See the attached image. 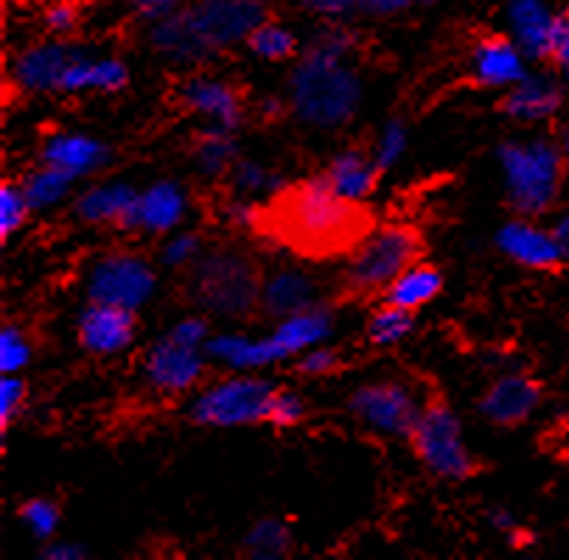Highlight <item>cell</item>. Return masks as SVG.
<instances>
[{"label":"cell","mask_w":569,"mask_h":560,"mask_svg":"<svg viewBox=\"0 0 569 560\" xmlns=\"http://www.w3.org/2000/svg\"><path fill=\"white\" fill-rule=\"evenodd\" d=\"M252 230L278 241L295 256L320 261L351 256L362 239L373 233V217L357 199L337 193L323 174L272 193L270 202L259 204V219Z\"/></svg>","instance_id":"1"},{"label":"cell","mask_w":569,"mask_h":560,"mask_svg":"<svg viewBox=\"0 0 569 560\" xmlns=\"http://www.w3.org/2000/svg\"><path fill=\"white\" fill-rule=\"evenodd\" d=\"M264 18V0H197L186 12L158 20L152 46L174 62H200L236 42H247Z\"/></svg>","instance_id":"2"},{"label":"cell","mask_w":569,"mask_h":560,"mask_svg":"<svg viewBox=\"0 0 569 560\" xmlns=\"http://www.w3.org/2000/svg\"><path fill=\"white\" fill-rule=\"evenodd\" d=\"M292 110L311 127H340L359 107V79L342 64L340 53L309 46L292 73Z\"/></svg>","instance_id":"3"},{"label":"cell","mask_w":569,"mask_h":560,"mask_svg":"<svg viewBox=\"0 0 569 560\" xmlns=\"http://www.w3.org/2000/svg\"><path fill=\"white\" fill-rule=\"evenodd\" d=\"M505 169L508 202L522 217H541L561 197L567 160L561 147L550 140H530V143H505L499 149Z\"/></svg>","instance_id":"4"},{"label":"cell","mask_w":569,"mask_h":560,"mask_svg":"<svg viewBox=\"0 0 569 560\" xmlns=\"http://www.w3.org/2000/svg\"><path fill=\"white\" fill-rule=\"evenodd\" d=\"M421 252L423 239L410 224H390V228L373 230L348 258L342 292L348 298H368V294L385 292L401 272L416 267Z\"/></svg>","instance_id":"5"},{"label":"cell","mask_w":569,"mask_h":560,"mask_svg":"<svg viewBox=\"0 0 569 560\" xmlns=\"http://www.w3.org/2000/svg\"><path fill=\"white\" fill-rule=\"evenodd\" d=\"M261 272L247 256L219 252L197 263L191 294L200 306L224 317H247L261 303Z\"/></svg>","instance_id":"6"},{"label":"cell","mask_w":569,"mask_h":560,"mask_svg":"<svg viewBox=\"0 0 569 560\" xmlns=\"http://www.w3.org/2000/svg\"><path fill=\"white\" fill-rule=\"evenodd\" d=\"M410 440L418 460L438 477L469 479L480 471L477 460L466 449L458 418L443 398H429L416 429L410 432Z\"/></svg>","instance_id":"7"},{"label":"cell","mask_w":569,"mask_h":560,"mask_svg":"<svg viewBox=\"0 0 569 560\" xmlns=\"http://www.w3.org/2000/svg\"><path fill=\"white\" fill-rule=\"evenodd\" d=\"M276 387L264 379H224L208 387L191 407V420L202 427L261 423L270 412Z\"/></svg>","instance_id":"8"},{"label":"cell","mask_w":569,"mask_h":560,"mask_svg":"<svg viewBox=\"0 0 569 560\" xmlns=\"http://www.w3.org/2000/svg\"><path fill=\"white\" fill-rule=\"evenodd\" d=\"M154 272L147 261L127 252L101 258L88 278L90 303L121 306L136 311L152 294Z\"/></svg>","instance_id":"9"},{"label":"cell","mask_w":569,"mask_h":560,"mask_svg":"<svg viewBox=\"0 0 569 560\" xmlns=\"http://www.w3.org/2000/svg\"><path fill=\"white\" fill-rule=\"evenodd\" d=\"M351 409L368 427L385 434H401V438H410L418 418H421V409H418L412 392L407 387L393 384V381L359 387L351 398Z\"/></svg>","instance_id":"10"},{"label":"cell","mask_w":569,"mask_h":560,"mask_svg":"<svg viewBox=\"0 0 569 560\" xmlns=\"http://www.w3.org/2000/svg\"><path fill=\"white\" fill-rule=\"evenodd\" d=\"M202 370H206V362L200 357V348L182 344L171 337L154 344L147 357L149 384L163 392L188 390V387L200 381Z\"/></svg>","instance_id":"11"},{"label":"cell","mask_w":569,"mask_h":560,"mask_svg":"<svg viewBox=\"0 0 569 560\" xmlns=\"http://www.w3.org/2000/svg\"><path fill=\"white\" fill-rule=\"evenodd\" d=\"M497 244L505 256H511L513 261L528 269H536V272H556L567 261L556 233L536 228L530 222L505 224L497 233Z\"/></svg>","instance_id":"12"},{"label":"cell","mask_w":569,"mask_h":560,"mask_svg":"<svg viewBox=\"0 0 569 560\" xmlns=\"http://www.w3.org/2000/svg\"><path fill=\"white\" fill-rule=\"evenodd\" d=\"M136 337V314L132 309H121V306L93 303L79 320V342L90 353L99 357H110L118 353Z\"/></svg>","instance_id":"13"},{"label":"cell","mask_w":569,"mask_h":560,"mask_svg":"<svg viewBox=\"0 0 569 560\" xmlns=\"http://www.w3.org/2000/svg\"><path fill=\"white\" fill-rule=\"evenodd\" d=\"M541 403V387L530 376H505L493 381L482 396L480 409L491 423L499 427H517L528 420Z\"/></svg>","instance_id":"14"},{"label":"cell","mask_w":569,"mask_h":560,"mask_svg":"<svg viewBox=\"0 0 569 560\" xmlns=\"http://www.w3.org/2000/svg\"><path fill=\"white\" fill-rule=\"evenodd\" d=\"M73 57H79V51L66 42H42V46L26 48L14 62V84L29 93L59 90L62 73Z\"/></svg>","instance_id":"15"},{"label":"cell","mask_w":569,"mask_h":560,"mask_svg":"<svg viewBox=\"0 0 569 560\" xmlns=\"http://www.w3.org/2000/svg\"><path fill=\"white\" fill-rule=\"evenodd\" d=\"M508 20H511L517 46L530 59H550L556 42L558 14L545 0H508Z\"/></svg>","instance_id":"16"},{"label":"cell","mask_w":569,"mask_h":560,"mask_svg":"<svg viewBox=\"0 0 569 560\" xmlns=\"http://www.w3.org/2000/svg\"><path fill=\"white\" fill-rule=\"evenodd\" d=\"M186 213V197L174 182H158L147 193H138V202L132 208L130 219L123 230H149V233H166L174 224H180Z\"/></svg>","instance_id":"17"},{"label":"cell","mask_w":569,"mask_h":560,"mask_svg":"<svg viewBox=\"0 0 569 560\" xmlns=\"http://www.w3.org/2000/svg\"><path fill=\"white\" fill-rule=\"evenodd\" d=\"M525 53L517 46V40L508 37H482L475 48V77L480 84H517L522 82L525 73Z\"/></svg>","instance_id":"18"},{"label":"cell","mask_w":569,"mask_h":560,"mask_svg":"<svg viewBox=\"0 0 569 560\" xmlns=\"http://www.w3.org/2000/svg\"><path fill=\"white\" fill-rule=\"evenodd\" d=\"M563 107V88L547 77H525L502 99V110L522 121H545Z\"/></svg>","instance_id":"19"},{"label":"cell","mask_w":569,"mask_h":560,"mask_svg":"<svg viewBox=\"0 0 569 560\" xmlns=\"http://www.w3.org/2000/svg\"><path fill=\"white\" fill-rule=\"evenodd\" d=\"M180 101L197 112H206L222 129L233 132L241 123V101L233 88L213 79H188L180 88Z\"/></svg>","instance_id":"20"},{"label":"cell","mask_w":569,"mask_h":560,"mask_svg":"<svg viewBox=\"0 0 569 560\" xmlns=\"http://www.w3.org/2000/svg\"><path fill=\"white\" fill-rule=\"evenodd\" d=\"M42 160L46 166L79 177L107 163V147L84 138V134H53L42 149Z\"/></svg>","instance_id":"21"},{"label":"cell","mask_w":569,"mask_h":560,"mask_svg":"<svg viewBox=\"0 0 569 560\" xmlns=\"http://www.w3.org/2000/svg\"><path fill=\"white\" fill-rule=\"evenodd\" d=\"M261 306L272 317H289L315 306V280L298 269H283L272 274L261 289Z\"/></svg>","instance_id":"22"},{"label":"cell","mask_w":569,"mask_h":560,"mask_svg":"<svg viewBox=\"0 0 569 560\" xmlns=\"http://www.w3.org/2000/svg\"><path fill=\"white\" fill-rule=\"evenodd\" d=\"M206 350L208 357L222 359L230 368H264V364L283 359L281 348L272 342V337L247 339L236 337V333H222V337L208 339Z\"/></svg>","instance_id":"23"},{"label":"cell","mask_w":569,"mask_h":560,"mask_svg":"<svg viewBox=\"0 0 569 560\" xmlns=\"http://www.w3.org/2000/svg\"><path fill=\"white\" fill-rule=\"evenodd\" d=\"M329 331H331L329 311L318 309V306H311V309L298 311V314L283 317L270 337H272V342L281 348L283 357H292V353H298V350H306V348H311V344H318L320 339L329 337Z\"/></svg>","instance_id":"24"},{"label":"cell","mask_w":569,"mask_h":560,"mask_svg":"<svg viewBox=\"0 0 569 560\" xmlns=\"http://www.w3.org/2000/svg\"><path fill=\"white\" fill-rule=\"evenodd\" d=\"M127 68L116 59H88L82 51L62 73L59 90H121L127 84Z\"/></svg>","instance_id":"25"},{"label":"cell","mask_w":569,"mask_h":560,"mask_svg":"<svg viewBox=\"0 0 569 560\" xmlns=\"http://www.w3.org/2000/svg\"><path fill=\"white\" fill-rule=\"evenodd\" d=\"M138 193L130 186H101L84 193L77 202V213L84 222H112L118 228L127 224Z\"/></svg>","instance_id":"26"},{"label":"cell","mask_w":569,"mask_h":560,"mask_svg":"<svg viewBox=\"0 0 569 560\" xmlns=\"http://www.w3.org/2000/svg\"><path fill=\"white\" fill-rule=\"evenodd\" d=\"M382 169L376 163V158H365L362 152H346L340 158L331 160L329 182L335 186L337 193H342L346 199H365L376 188V180H379Z\"/></svg>","instance_id":"27"},{"label":"cell","mask_w":569,"mask_h":560,"mask_svg":"<svg viewBox=\"0 0 569 560\" xmlns=\"http://www.w3.org/2000/svg\"><path fill=\"white\" fill-rule=\"evenodd\" d=\"M440 287H443V278H440L438 269L416 263V267L401 272L399 278L385 289V303L416 311L421 309L423 303H429L432 298H438Z\"/></svg>","instance_id":"28"},{"label":"cell","mask_w":569,"mask_h":560,"mask_svg":"<svg viewBox=\"0 0 569 560\" xmlns=\"http://www.w3.org/2000/svg\"><path fill=\"white\" fill-rule=\"evenodd\" d=\"M73 180H77V177L68 174V171L46 166V169L37 171V174H31L29 180L23 182V191L26 197H29L31 208H48V204L59 202V199L66 197Z\"/></svg>","instance_id":"29"},{"label":"cell","mask_w":569,"mask_h":560,"mask_svg":"<svg viewBox=\"0 0 569 560\" xmlns=\"http://www.w3.org/2000/svg\"><path fill=\"white\" fill-rule=\"evenodd\" d=\"M247 46H250L252 53H259V57L270 59V62H281V59H289L298 48L295 42V34L289 29L278 23H261L250 31L247 37Z\"/></svg>","instance_id":"30"},{"label":"cell","mask_w":569,"mask_h":560,"mask_svg":"<svg viewBox=\"0 0 569 560\" xmlns=\"http://www.w3.org/2000/svg\"><path fill=\"white\" fill-rule=\"evenodd\" d=\"M412 331V311L385 303L368 320V339L373 344H393Z\"/></svg>","instance_id":"31"},{"label":"cell","mask_w":569,"mask_h":560,"mask_svg":"<svg viewBox=\"0 0 569 560\" xmlns=\"http://www.w3.org/2000/svg\"><path fill=\"white\" fill-rule=\"evenodd\" d=\"M233 140H230L228 129H211L197 140V160L208 174H222L230 163H233Z\"/></svg>","instance_id":"32"},{"label":"cell","mask_w":569,"mask_h":560,"mask_svg":"<svg viewBox=\"0 0 569 560\" xmlns=\"http://www.w3.org/2000/svg\"><path fill=\"white\" fill-rule=\"evenodd\" d=\"M29 197H26L23 188L18 186H3L0 188V236L9 239L14 230H20V224L29 217Z\"/></svg>","instance_id":"33"},{"label":"cell","mask_w":569,"mask_h":560,"mask_svg":"<svg viewBox=\"0 0 569 560\" xmlns=\"http://www.w3.org/2000/svg\"><path fill=\"white\" fill-rule=\"evenodd\" d=\"M31 359L29 339L20 333V328L7 326L0 331V370L3 373H14V370L26 368Z\"/></svg>","instance_id":"34"},{"label":"cell","mask_w":569,"mask_h":560,"mask_svg":"<svg viewBox=\"0 0 569 560\" xmlns=\"http://www.w3.org/2000/svg\"><path fill=\"white\" fill-rule=\"evenodd\" d=\"M247 547L256 554H283L289 547V530L281 521H261L247 536Z\"/></svg>","instance_id":"35"},{"label":"cell","mask_w":569,"mask_h":560,"mask_svg":"<svg viewBox=\"0 0 569 560\" xmlns=\"http://www.w3.org/2000/svg\"><path fill=\"white\" fill-rule=\"evenodd\" d=\"M303 414H306L303 401H300L292 390H276V396H272L270 401V412H267V420H270L272 427L287 429V427H295V423H300Z\"/></svg>","instance_id":"36"},{"label":"cell","mask_w":569,"mask_h":560,"mask_svg":"<svg viewBox=\"0 0 569 560\" xmlns=\"http://www.w3.org/2000/svg\"><path fill=\"white\" fill-rule=\"evenodd\" d=\"M20 516H23L26 524L31 527V532L40 538L53 536V530H57L59 524V510L53 508L51 502H46V499H31V502H26Z\"/></svg>","instance_id":"37"},{"label":"cell","mask_w":569,"mask_h":560,"mask_svg":"<svg viewBox=\"0 0 569 560\" xmlns=\"http://www.w3.org/2000/svg\"><path fill=\"white\" fill-rule=\"evenodd\" d=\"M26 401V384L20 379H3L0 381V427L7 429L20 412Z\"/></svg>","instance_id":"38"},{"label":"cell","mask_w":569,"mask_h":560,"mask_svg":"<svg viewBox=\"0 0 569 560\" xmlns=\"http://www.w3.org/2000/svg\"><path fill=\"white\" fill-rule=\"evenodd\" d=\"M552 62L558 64L561 70L563 82L569 84V7L558 14V26H556V42H552Z\"/></svg>","instance_id":"39"},{"label":"cell","mask_w":569,"mask_h":560,"mask_svg":"<svg viewBox=\"0 0 569 560\" xmlns=\"http://www.w3.org/2000/svg\"><path fill=\"white\" fill-rule=\"evenodd\" d=\"M340 357H337L335 350H311V353H306L303 359H300V373L306 376H331L340 370Z\"/></svg>","instance_id":"40"},{"label":"cell","mask_w":569,"mask_h":560,"mask_svg":"<svg viewBox=\"0 0 569 560\" xmlns=\"http://www.w3.org/2000/svg\"><path fill=\"white\" fill-rule=\"evenodd\" d=\"M401 149H405V129H401V123H390V127L385 129L382 143H379V152H376V163H379V169L385 171L393 160H399Z\"/></svg>","instance_id":"41"},{"label":"cell","mask_w":569,"mask_h":560,"mask_svg":"<svg viewBox=\"0 0 569 560\" xmlns=\"http://www.w3.org/2000/svg\"><path fill=\"white\" fill-rule=\"evenodd\" d=\"M197 250H200V239L197 236H177L163 250V261L171 263V267H180V263L194 261Z\"/></svg>","instance_id":"42"},{"label":"cell","mask_w":569,"mask_h":560,"mask_svg":"<svg viewBox=\"0 0 569 560\" xmlns=\"http://www.w3.org/2000/svg\"><path fill=\"white\" fill-rule=\"evenodd\" d=\"M77 9H73V0H62V3H53L46 12L48 29L57 31V34H68V31L77 29Z\"/></svg>","instance_id":"43"},{"label":"cell","mask_w":569,"mask_h":560,"mask_svg":"<svg viewBox=\"0 0 569 560\" xmlns=\"http://www.w3.org/2000/svg\"><path fill=\"white\" fill-rule=\"evenodd\" d=\"M236 182H239V188H244V191H259V188H276L278 182L270 180V174H267L261 166L256 163H239L236 166Z\"/></svg>","instance_id":"44"},{"label":"cell","mask_w":569,"mask_h":560,"mask_svg":"<svg viewBox=\"0 0 569 560\" xmlns=\"http://www.w3.org/2000/svg\"><path fill=\"white\" fill-rule=\"evenodd\" d=\"M311 12L323 14V18H346V14L365 12V0H306Z\"/></svg>","instance_id":"45"},{"label":"cell","mask_w":569,"mask_h":560,"mask_svg":"<svg viewBox=\"0 0 569 560\" xmlns=\"http://www.w3.org/2000/svg\"><path fill=\"white\" fill-rule=\"evenodd\" d=\"M169 337L182 344H191V348H200V344L208 342V326L202 320H182L177 322Z\"/></svg>","instance_id":"46"},{"label":"cell","mask_w":569,"mask_h":560,"mask_svg":"<svg viewBox=\"0 0 569 560\" xmlns=\"http://www.w3.org/2000/svg\"><path fill=\"white\" fill-rule=\"evenodd\" d=\"M132 3H136V9L143 14V18L160 20L166 18V14L174 12V7L180 3V0H132Z\"/></svg>","instance_id":"47"},{"label":"cell","mask_w":569,"mask_h":560,"mask_svg":"<svg viewBox=\"0 0 569 560\" xmlns=\"http://www.w3.org/2000/svg\"><path fill=\"white\" fill-rule=\"evenodd\" d=\"M407 7H412V0H365V12L379 14V18L399 14V12H405Z\"/></svg>","instance_id":"48"},{"label":"cell","mask_w":569,"mask_h":560,"mask_svg":"<svg viewBox=\"0 0 569 560\" xmlns=\"http://www.w3.org/2000/svg\"><path fill=\"white\" fill-rule=\"evenodd\" d=\"M552 233H556L558 244H561L563 258H567V261H569V208L563 210L561 217H558V222H556V228H552Z\"/></svg>","instance_id":"49"},{"label":"cell","mask_w":569,"mask_h":560,"mask_svg":"<svg viewBox=\"0 0 569 560\" xmlns=\"http://www.w3.org/2000/svg\"><path fill=\"white\" fill-rule=\"evenodd\" d=\"M79 549L77 547H51L46 552V558H79Z\"/></svg>","instance_id":"50"},{"label":"cell","mask_w":569,"mask_h":560,"mask_svg":"<svg viewBox=\"0 0 569 560\" xmlns=\"http://www.w3.org/2000/svg\"><path fill=\"white\" fill-rule=\"evenodd\" d=\"M561 152H563V160H567V166H569V132L563 134V143H561Z\"/></svg>","instance_id":"51"},{"label":"cell","mask_w":569,"mask_h":560,"mask_svg":"<svg viewBox=\"0 0 569 560\" xmlns=\"http://www.w3.org/2000/svg\"><path fill=\"white\" fill-rule=\"evenodd\" d=\"M412 3H435V0H412Z\"/></svg>","instance_id":"52"},{"label":"cell","mask_w":569,"mask_h":560,"mask_svg":"<svg viewBox=\"0 0 569 560\" xmlns=\"http://www.w3.org/2000/svg\"><path fill=\"white\" fill-rule=\"evenodd\" d=\"M73 3H90V0H73Z\"/></svg>","instance_id":"53"}]
</instances>
